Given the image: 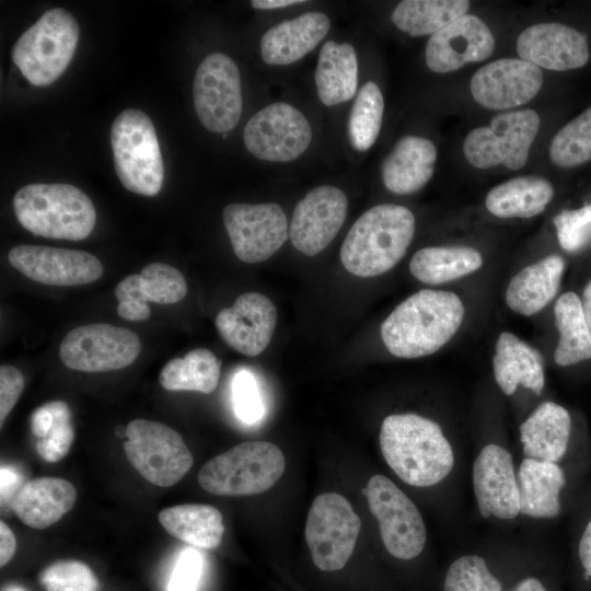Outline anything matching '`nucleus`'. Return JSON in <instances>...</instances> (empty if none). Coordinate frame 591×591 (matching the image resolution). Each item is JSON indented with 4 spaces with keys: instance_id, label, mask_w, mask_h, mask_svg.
<instances>
[{
    "instance_id": "nucleus-1",
    "label": "nucleus",
    "mask_w": 591,
    "mask_h": 591,
    "mask_svg": "<svg viewBox=\"0 0 591 591\" xmlns=\"http://www.w3.org/2000/svg\"><path fill=\"white\" fill-rule=\"evenodd\" d=\"M464 305L451 291L422 289L402 301L381 325V337L395 357L413 359L438 351L455 335Z\"/></svg>"
},
{
    "instance_id": "nucleus-2",
    "label": "nucleus",
    "mask_w": 591,
    "mask_h": 591,
    "mask_svg": "<svg viewBox=\"0 0 591 591\" xmlns=\"http://www.w3.org/2000/svg\"><path fill=\"white\" fill-rule=\"evenodd\" d=\"M382 455L405 483L429 487L444 479L454 466V453L441 427L417 414H393L380 429Z\"/></svg>"
},
{
    "instance_id": "nucleus-3",
    "label": "nucleus",
    "mask_w": 591,
    "mask_h": 591,
    "mask_svg": "<svg viewBox=\"0 0 591 591\" xmlns=\"http://www.w3.org/2000/svg\"><path fill=\"white\" fill-rule=\"evenodd\" d=\"M413 212L401 205L382 204L361 215L347 233L340 260L350 274L375 277L405 255L415 233Z\"/></svg>"
},
{
    "instance_id": "nucleus-4",
    "label": "nucleus",
    "mask_w": 591,
    "mask_h": 591,
    "mask_svg": "<svg viewBox=\"0 0 591 591\" xmlns=\"http://www.w3.org/2000/svg\"><path fill=\"white\" fill-rule=\"evenodd\" d=\"M20 224L31 233L48 239L80 241L90 235L96 212L90 197L63 183H34L13 197Z\"/></svg>"
},
{
    "instance_id": "nucleus-5",
    "label": "nucleus",
    "mask_w": 591,
    "mask_h": 591,
    "mask_svg": "<svg viewBox=\"0 0 591 591\" xmlns=\"http://www.w3.org/2000/svg\"><path fill=\"white\" fill-rule=\"evenodd\" d=\"M282 451L267 441H247L234 445L202 465L198 483L217 496H247L264 493L282 476Z\"/></svg>"
},
{
    "instance_id": "nucleus-6",
    "label": "nucleus",
    "mask_w": 591,
    "mask_h": 591,
    "mask_svg": "<svg viewBox=\"0 0 591 591\" xmlns=\"http://www.w3.org/2000/svg\"><path fill=\"white\" fill-rule=\"evenodd\" d=\"M79 35L74 16L54 8L20 36L12 48V60L31 84L50 85L69 66Z\"/></svg>"
},
{
    "instance_id": "nucleus-7",
    "label": "nucleus",
    "mask_w": 591,
    "mask_h": 591,
    "mask_svg": "<svg viewBox=\"0 0 591 591\" xmlns=\"http://www.w3.org/2000/svg\"><path fill=\"white\" fill-rule=\"evenodd\" d=\"M116 174L123 186L142 196L157 195L163 184L164 166L154 126L140 109L123 111L111 128Z\"/></svg>"
},
{
    "instance_id": "nucleus-8",
    "label": "nucleus",
    "mask_w": 591,
    "mask_h": 591,
    "mask_svg": "<svg viewBox=\"0 0 591 591\" xmlns=\"http://www.w3.org/2000/svg\"><path fill=\"white\" fill-rule=\"evenodd\" d=\"M540 124V115L531 108L500 113L488 126L476 127L467 134L464 155L477 169L502 164L509 170H520L529 159Z\"/></svg>"
},
{
    "instance_id": "nucleus-9",
    "label": "nucleus",
    "mask_w": 591,
    "mask_h": 591,
    "mask_svg": "<svg viewBox=\"0 0 591 591\" xmlns=\"http://www.w3.org/2000/svg\"><path fill=\"white\" fill-rule=\"evenodd\" d=\"M126 436V457L153 485L170 487L193 466L194 457L184 440L164 424L135 419L128 424Z\"/></svg>"
},
{
    "instance_id": "nucleus-10",
    "label": "nucleus",
    "mask_w": 591,
    "mask_h": 591,
    "mask_svg": "<svg viewBox=\"0 0 591 591\" xmlns=\"http://www.w3.org/2000/svg\"><path fill=\"white\" fill-rule=\"evenodd\" d=\"M360 528V518L344 496L318 495L309 510L304 531L315 566L323 571L341 569L354 552Z\"/></svg>"
},
{
    "instance_id": "nucleus-11",
    "label": "nucleus",
    "mask_w": 591,
    "mask_h": 591,
    "mask_svg": "<svg viewBox=\"0 0 591 591\" xmlns=\"http://www.w3.org/2000/svg\"><path fill=\"white\" fill-rule=\"evenodd\" d=\"M369 509L379 522L386 551L398 559H413L424 549L427 531L412 499L390 478L376 474L363 488Z\"/></svg>"
},
{
    "instance_id": "nucleus-12",
    "label": "nucleus",
    "mask_w": 591,
    "mask_h": 591,
    "mask_svg": "<svg viewBox=\"0 0 591 591\" xmlns=\"http://www.w3.org/2000/svg\"><path fill=\"white\" fill-rule=\"evenodd\" d=\"M141 351L136 333L106 323H93L71 329L62 339L59 357L77 371L106 372L131 364Z\"/></svg>"
},
{
    "instance_id": "nucleus-13",
    "label": "nucleus",
    "mask_w": 591,
    "mask_h": 591,
    "mask_svg": "<svg viewBox=\"0 0 591 591\" xmlns=\"http://www.w3.org/2000/svg\"><path fill=\"white\" fill-rule=\"evenodd\" d=\"M194 106L198 119L212 132L233 129L242 114L240 71L231 57L213 53L197 68L193 84Z\"/></svg>"
},
{
    "instance_id": "nucleus-14",
    "label": "nucleus",
    "mask_w": 591,
    "mask_h": 591,
    "mask_svg": "<svg viewBox=\"0 0 591 591\" xmlns=\"http://www.w3.org/2000/svg\"><path fill=\"white\" fill-rule=\"evenodd\" d=\"M312 129L305 116L290 104L273 103L255 113L243 131L244 143L254 157L289 162L305 152Z\"/></svg>"
},
{
    "instance_id": "nucleus-15",
    "label": "nucleus",
    "mask_w": 591,
    "mask_h": 591,
    "mask_svg": "<svg viewBox=\"0 0 591 591\" xmlns=\"http://www.w3.org/2000/svg\"><path fill=\"white\" fill-rule=\"evenodd\" d=\"M223 222L234 254L248 264L268 259L288 237L287 217L274 202L230 204Z\"/></svg>"
},
{
    "instance_id": "nucleus-16",
    "label": "nucleus",
    "mask_w": 591,
    "mask_h": 591,
    "mask_svg": "<svg viewBox=\"0 0 591 591\" xmlns=\"http://www.w3.org/2000/svg\"><path fill=\"white\" fill-rule=\"evenodd\" d=\"M8 259L27 278L49 286L91 283L103 275L101 260L79 250L21 244L10 250Z\"/></svg>"
},
{
    "instance_id": "nucleus-17",
    "label": "nucleus",
    "mask_w": 591,
    "mask_h": 591,
    "mask_svg": "<svg viewBox=\"0 0 591 591\" xmlns=\"http://www.w3.org/2000/svg\"><path fill=\"white\" fill-rule=\"evenodd\" d=\"M345 193L329 185L310 190L296 206L289 227L291 244L315 256L336 236L347 215Z\"/></svg>"
},
{
    "instance_id": "nucleus-18",
    "label": "nucleus",
    "mask_w": 591,
    "mask_h": 591,
    "mask_svg": "<svg viewBox=\"0 0 591 591\" xmlns=\"http://www.w3.org/2000/svg\"><path fill=\"white\" fill-rule=\"evenodd\" d=\"M543 84L541 69L515 58L496 59L472 77L474 100L488 109H510L531 101Z\"/></svg>"
},
{
    "instance_id": "nucleus-19",
    "label": "nucleus",
    "mask_w": 591,
    "mask_h": 591,
    "mask_svg": "<svg viewBox=\"0 0 591 591\" xmlns=\"http://www.w3.org/2000/svg\"><path fill=\"white\" fill-rule=\"evenodd\" d=\"M472 482L479 514L511 520L520 514V494L512 455L501 445H485L473 464Z\"/></svg>"
},
{
    "instance_id": "nucleus-20",
    "label": "nucleus",
    "mask_w": 591,
    "mask_h": 591,
    "mask_svg": "<svg viewBox=\"0 0 591 591\" xmlns=\"http://www.w3.org/2000/svg\"><path fill=\"white\" fill-rule=\"evenodd\" d=\"M494 49L495 38L486 23L476 15L464 14L431 35L425 59L431 71L447 73L487 59Z\"/></svg>"
},
{
    "instance_id": "nucleus-21",
    "label": "nucleus",
    "mask_w": 591,
    "mask_h": 591,
    "mask_svg": "<svg viewBox=\"0 0 591 591\" xmlns=\"http://www.w3.org/2000/svg\"><path fill=\"white\" fill-rule=\"evenodd\" d=\"M276 323L275 304L258 292L239 296L231 308L220 310L215 318L216 327L225 344L248 357L258 356L265 350Z\"/></svg>"
},
{
    "instance_id": "nucleus-22",
    "label": "nucleus",
    "mask_w": 591,
    "mask_h": 591,
    "mask_svg": "<svg viewBox=\"0 0 591 591\" xmlns=\"http://www.w3.org/2000/svg\"><path fill=\"white\" fill-rule=\"evenodd\" d=\"M522 60L555 71L578 69L589 61L586 36L558 22H543L523 30L517 39Z\"/></svg>"
},
{
    "instance_id": "nucleus-23",
    "label": "nucleus",
    "mask_w": 591,
    "mask_h": 591,
    "mask_svg": "<svg viewBox=\"0 0 591 591\" xmlns=\"http://www.w3.org/2000/svg\"><path fill=\"white\" fill-rule=\"evenodd\" d=\"M187 293L183 274L164 263H151L139 275L125 277L115 288L117 313L127 321H147L151 315L148 302L173 304Z\"/></svg>"
},
{
    "instance_id": "nucleus-24",
    "label": "nucleus",
    "mask_w": 591,
    "mask_h": 591,
    "mask_svg": "<svg viewBox=\"0 0 591 591\" xmlns=\"http://www.w3.org/2000/svg\"><path fill=\"white\" fill-rule=\"evenodd\" d=\"M76 498L77 490L67 479L38 477L19 487L12 497L11 508L25 525L42 530L68 513Z\"/></svg>"
},
{
    "instance_id": "nucleus-25",
    "label": "nucleus",
    "mask_w": 591,
    "mask_h": 591,
    "mask_svg": "<svg viewBox=\"0 0 591 591\" xmlns=\"http://www.w3.org/2000/svg\"><path fill=\"white\" fill-rule=\"evenodd\" d=\"M331 27L322 12H306L270 27L260 39V56L267 65L285 66L314 49Z\"/></svg>"
},
{
    "instance_id": "nucleus-26",
    "label": "nucleus",
    "mask_w": 591,
    "mask_h": 591,
    "mask_svg": "<svg viewBox=\"0 0 591 591\" xmlns=\"http://www.w3.org/2000/svg\"><path fill=\"white\" fill-rule=\"evenodd\" d=\"M436 161L437 149L431 140L405 136L384 159L381 167L382 181L394 194L416 193L430 181Z\"/></svg>"
},
{
    "instance_id": "nucleus-27",
    "label": "nucleus",
    "mask_w": 591,
    "mask_h": 591,
    "mask_svg": "<svg viewBox=\"0 0 591 591\" xmlns=\"http://www.w3.org/2000/svg\"><path fill=\"white\" fill-rule=\"evenodd\" d=\"M571 417L555 402H544L521 424L520 440L525 457L559 463L567 454Z\"/></svg>"
},
{
    "instance_id": "nucleus-28",
    "label": "nucleus",
    "mask_w": 591,
    "mask_h": 591,
    "mask_svg": "<svg viewBox=\"0 0 591 591\" xmlns=\"http://www.w3.org/2000/svg\"><path fill=\"white\" fill-rule=\"evenodd\" d=\"M520 513L535 519H554L561 511L566 474L559 463L524 457L518 474Z\"/></svg>"
},
{
    "instance_id": "nucleus-29",
    "label": "nucleus",
    "mask_w": 591,
    "mask_h": 591,
    "mask_svg": "<svg viewBox=\"0 0 591 591\" xmlns=\"http://www.w3.org/2000/svg\"><path fill=\"white\" fill-rule=\"evenodd\" d=\"M493 369L503 394L512 395L519 385L542 394L545 381L542 356L514 334L502 332L498 336Z\"/></svg>"
},
{
    "instance_id": "nucleus-30",
    "label": "nucleus",
    "mask_w": 591,
    "mask_h": 591,
    "mask_svg": "<svg viewBox=\"0 0 591 591\" xmlns=\"http://www.w3.org/2000/svg\"><path fill=\"white\" fill-rule=\"evenodd\" d=\"M564 269L565 262L556 254L522 268L507 287V305L524 316L536 314L557 294Z\"/></svg>"
},
{
    "instance_id": "nucleus-31",
    "label": "nucleus",
    "mask_w": 591,
    "mask_h": 591,
    "mask_svg": "<svg viewBox=\"0 0 591 591\" xmlns=\"http://www.w3.org/2000/svg\"><path fill=\"white\" fill-rule=\"evenodd\" d=\"M315 83L318 99L326 106L337 105L355 96L358 61L356 50L349 43L328 40L322 46Z\"/></svg>"
},
{
    "instance_id": "nucleus-32",
    "label": "nucleus",
    "mask_w": 591,
    "mask_h": 591,
    "mask_svg": "<svg viewBox=\"0 0 591 591\" xmlns=\"http://www.w3.org/2000/svg\"><path fill=\"white\" fill-rule=\"evenodd\" d=\"M554 196L551 182L541 176H519L493 187L485 200L498 218H532L545 210Z\"/></svg>"
},
{
    "instance_id": "nucleus-33",
    "label": "nucleus",
    "mask_w": 591,
    "mask_h": 591,
    "mask_svg": "<svg viewBox=\"0 0 591 591\" xmlns=\"http://www.w3.org/2000/svg\"><path fill=\"white\" fill-rule=\"evenodd\" d=\"M159 521L170 535L206 549L216 548L224 533L222 514L210 505L170 507L160 511Z\"/></svg>"
},
{
    "instance_id": "nucleus-34",
    "label": "nucleus",
    "mask_w": 591,
    "mask_h": 591,
    "mask_svg": "<svg viewBox=\"0 0 591 591\" xmlns=\"http://www.w3.org/2000/svg\"><path fill=\"white\" fill-rule=\"evenodd\" d=\"M482 265L483 256L474 247L428 246L413 255L409 270L424 283L440 285L470 275L478 270Z\"/></svg>"
},
{
    "instance_id": "nucleus-35",
    "label": "nucleus",
    "mask_w": 591,
    "mask_h": 591,
    "mask_svg": "<svg viewBox=\"0 0 591 591\" xmlns=\"http://www.w3.org/2000/svg\"><path fill=\"white\" fill-rule=\"evenodd\" d=\"M554 315L559 333L555 362L567 367L591 359V329L580 298L571 291L563 293L554 305Z\"/></svg>"
},
{
    "instance_id": "nucleus-36",
    "label": "nucleus",
    "mask_w": 591,
    "mask_h": 591,
    "mask_svg": "<svg viewBox=\"0 0 591 591\" xmlns=\"http://www.w3.org/2000/svg\"><path fill=\"white\" fill-rule=\"evenodd\" d=\"M467 0H404L391 14L393 24L413 37L433 35L466 14Z\"/></svg>"
},
{
    "instance_id": "nucleus-37",
    "label": "nucleus",
    "mask_w": 591,
    "mask_h": 591,
    "mask_svg": "<svg viewBox=\"0 0 591 591\" xmlns=\"http://www.w3.org/2000/svg\"><path fill=\"white\" fill-rule=\"evenodd\" d=\"M221 361L207 348H196L183 358H173L162 368L159 381L169 391L213 392L218 385Z\"/></svg>"
},
{
    "instance_id": "nucleus-38",
    "label": "nucleus",
    "mask_w": 591,
    "mask_h": 591,
    "mask_svg": "<svg viewBox=\"0 0 591 591\" xmlns=\"http://www.w3.org/2000/svg\"><path fill=\"white\" fill-rule=\"evenodd\" d=\"M384 111L380 88L372 81L361 86L348 118V138L358 151L368 150L376 140Z\"/></svg>"
},
{
    "instance_id": "nucleus-39",
    "label": "nucleus",
    "mask_w": 591,
    "mask_h": 591,
    "mask_svg": "<svg viewBox=\"0 0 591 591\" xmlns=\"http://www.w3.org/2000/svg\"><path fill=\"white\" fill-rule=\"evenodd\" d=\"M549 159L560 167H575L591 160V106L554 136Z\"/></svg>"
},
{
    "instance_id": "nucleus-40",
    "label": "nucleus",
    "mask_w": 591,
    "mask_h": 591,
    "mask_svg": "<svg viewBox=\"0 0 591 591\" xmlns=\"http://www.w3.org/2000/svg\"><path fill=\"white\" fill-rule=\"evenodd\" d=\"M501 582L478 555H464L449 567L443 591H501Z\"/></svg>"
},
{
    "instance_id": "nucleus-41",
    "label": "nucleus",
    "mask_w": 591,
    "mask_h": 591,
    "mask_svg": "<svg viewBox=\"0 0 591 591\" xmlns=\"http://www.w3.org/2000/svg\"><path fill=\"white\" fill-rule=\"evenodd\" d=\"M46 591H100L93 570L78 560H60L46 567L39 576Z\"/></svg>"
},
{
    "instance_id": "nucleus-42",
    "label": "nucleus",
    "mask_w": 591,
    "mask_h": 591,
    "mask_svg": "<svg viewBox=\"0 0 591 591\" xmlns=\"http://www.w3.org/2000/svg\"><path fill=\"white\" fill-rule=\"evenodd\" d=\"M54 424L47 436L39 439L36 445L39 456L48 463L62 460L74 440L71 412L67 403L53 401Z\"/></svg>"
},
{
    "instance_id": "nucleus-43",
    "label": "nucleus",
    "mask_w": 591,
    "mask_h": 591,
    "mask_svg": "<svg viewBox=\"0 0 591 591\" xmlns=\"http://www.w3.org/2000/svg\"><path fill=\"white\" fill-rule=\"evenodd\" d=\"M553 221L559 245L565 251L577 252L591 243V204L563 210Z\"/></svg>"
},
{
    "instance_id": "nucleus-44",
    "label": "nucleus",
    "mask_w": 591,
    "mask_h": 591,
    "mask_svg": "<svg viewBox=\"0 0 591 591\" xmlns=\"http://www.w3.org/2000/svg\"><path fill=\"white\" fill-rule=\"evenodd\" d=\"M232 390L236 416L246 424L258 421L263 416L264 407L254 375L245 370L237 372Z\"/></svg>"
},
{
    "instance_id": "nucleus-45",
    "label": "nucleus",
    "mask_w": 591,
    "mask_h": 591,
    "mask_svg": "<svg viewBox=\"0 0 591 591\" xmlns=\"http://www.w3.org/2000/svg\"><path fill=\"white\" fill-rule=\"evenodd\" d=\"M200 555L187 548L179 555L169 582V591H195L201 575Z\"/></svg>"
},
{
    "instance_id": "nucleus-46",
    "label": "nucleus",
    "mask_w": 591,
    "mask_h": 591,
    "mask_svg": "<svg viewBox=\"0 0 591 591\" xmlns=\"http://www.w3.org/2000/svg\"><path fill=\"white\" fill-rule=\"evenodd\" d=\"M24 387V379L19 369L13 366L0 367V424L12 410Z\"/></svg>"
},
{
    "instance_id": "nucleus-47",
    "label": "nucleus",
    "mask_w": 591,
    "mask_h": 591,
    "mask_svg": "<svg viewBox=\"0 0 591 591\" xmlns=\"http://www.w3.org/2000/svg\"><path fill=\"white\" fill-rule=\"evenodd\" d=\"M53 424L54 410L51 402L36 408L31 416V430L32 433L38 439H43L47 436Z\"/></svg>"
},
{
    "instance_id": "nucleus-48",
    "label": "nucleus",
    "mask_w": 591,
    "mask_h": 591,
    "mask_svg": "<svg viewBox=\"0 0 591 591\" xmlns=\"http://www.w3.org/2000/svg\"><path fill=\"white\" fill-rule=\"evenodd\" d=\"M577 554L586 578L591 579V517L579 535Z\"/></svg>"
},
{
    "instance_id": "nucleus-49",
    "label": "nucleus",
    "mask_w": 591,
    "mask_h": 591,
    "mask_svg": "<svg viewBox=\"0 0 591 591\" xmlns=\"http://www.w3.org/2000/svg\"><path fill=\"white\" fill-rule=\"evenodd\" d=\"M16 547L15 536L3 521L0 522V565H7L14 555Z\"/></svg>"
},
{
    "instance_id": "nucleus-50",
    "label": "nucleus",
    "mask_w": 591,
    "mask_h": 591,
    "mask_svg": "<svg viewBox=\"0 0 591 591\" xmlns=\"http://www.w3.org/2000/svg\"><path fill=\"white\" fill-rule=\"evenodd\" d=\"M304 2L303 0H252L251 5L259 10L283 8Z\"/></svg>"
},
{
    "instance_id": "nucleus-51",
    "label": "nucleus",
    "mask_w": 591,
    "mask_h": 591,
    "mask_svg": "<svg viewBox=\"0 0 591 591\" xmlns=\"http://www.w3.org/2000/svg\"><path fill=\"white\" fill-rule=\"evenodd\" d=\"M509 591H547L544 584L534 577H528L520 580L511 590Z\"/></svg>"
},
{
    "instance_id": "nucleus-52",
    "label": "nucleus",
    "mask_w": 591,
    "mask_h": 591,
    "mask_svg": "<svg viewBox=\"0 0 591 591\" xmlns=\"http://www.w3.org/2000/svg\"><path fill=\"white\" fill-rule=\"evenodd\" d=\"M581 304H582L583 313L586 316V321L591 329V280L587 283V286L583 289Z\"/></svg>"
},
{
    "instance_id": "nucleus-53",
    "label": "nucleus",
    "mask_w": 591,
    "mask_h": 591,
    "mask_svg": "<svg viewBox=\"0 0 591 591\" xmlns=\"http://www.w3.org/2000/svg\"><path fill=\"white\" fill-rule=\"evenodd\" d=\"M2 591H24V590L18 586H10L3 589Z\"/></svg>"
}]
</instances>
